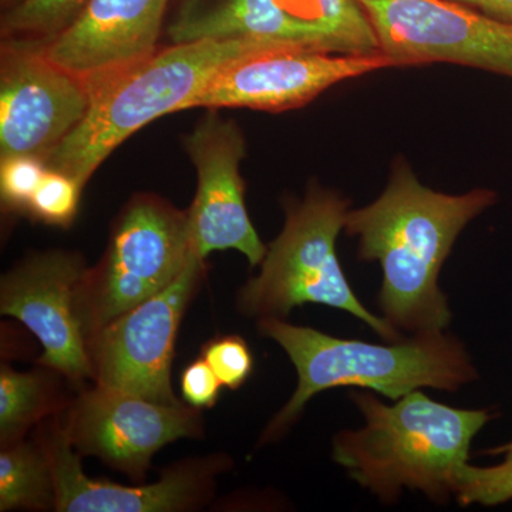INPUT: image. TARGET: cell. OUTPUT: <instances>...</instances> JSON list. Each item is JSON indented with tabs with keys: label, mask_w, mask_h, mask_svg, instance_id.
<instances>
[{
	"label": "cell",
	"mask_w": 512,
	"mask_h": 512,
	"mask_svg": "<svg viewBox=\"0 0 512 512\" xmlns=\"http://www.w3.org/2000/svg\"><path fill=\"white\" fill-rule=\"evenodd\" d=\"M43 160L36 157H10L0 164V194L8 210L28 211L30 201L46 174Z\"/></svg>",
	"instance_id": "cell-23"
},
{
	"label": "cell",
	"mask_w": 512,
	"mask_h": 512,
	"mask_svg": "<svg viewBox=\"0 0 512 512\" xmlns=\"http://www.w3.org/2000/svg\"><path fill=\"white\" fill-rule=\"evenodd\" d=\"M55 508V481L42 446L25 441L2 446L0 511Z\"/></svg>",
	"instance_id": "cell-17"
},
{
	"label": "cell",
	"mask_w": 512,
	"mask_h": 512,
	"mask_svg": "<svg viewBox=\"0 0 512 512\" xmlns=\"http://www.w3.org/2000/svg\"><path fill=\"white\" fill-rule=\"evenodd\" d=\"M258 325L262 335L288 353L298 372V387L269 424L265 440L288 429L313 396L333 387H362L397 400L423 387L456 392L477 379L463 343L444 330L373 345L333 338L281 318H262Z\"/></svg>",
	"instance_id": "cell-3"
},
{
	"label": "cell",
	"mask_w": 512,
	"mask_h": 512,
	"mask_svg": "<svg viewBox=\"0 0 512 512\" xmlns=\"http://www.w3.org/2000/svg\"><path fill=\"white\" fill-rule=\"evenodd\" d=\"M352 399L365 426L340 431L333 440V460L386 504H393L403 488L434 501L454 495L471 441L491 419L487 410L454 409L420 390L394 404L367 392Z\"/></svg>",
	"instance_id": "cell-2"
},
{
	"label": "cell",
	"mask_w": 512,
	"mask_h": 512,
	"mask_svg": "<svg viewBox=\"0 0 512 512\" xmlns=\"http://www.w3.org/2000/svg\"><path fill=\"white\" fill-rule=\"evenodd\" d=\"M512 26V0H450Z\"/></svg>",
	"instance_id": "cell-25"
},
{
	"label": "cell",
	"mask_w": 512,
	"mask_h": 512,
	"mask_svg": "<svg viewBox=\"0 0 512 512\" xmlns=\"http://www.w3.org/2000/svg\"><path fill=\"white\" fill-rule=\"evenodd\" d=\"M220 379L204 357L185 367L181 375V393L187 404L195 409H210L220 396Z\"/></svg>",
	"instance_id": "cell-24"
},
{
	"label": "cell",
	"mask_w": 512,
	"mask_h": 512,
	"mask_svg": "<svg viewBox=\"0 0 512 512\" xmlns=\"http://www.w3.org/2000/svg\"><path fill=\"white\" fill-rule=\"evenodd\" d=\"M495 202L497 194L485 188L461 195L431 190L397 160L383 194L348 212L345 231L359 239V258L382 266L379 306L390 326L413 335L447 329L441 268L468 222Z\"/></svg>",
	"instance_id": "cell-1"
},
{
	"label": "cell",
	"mask_w": 512,
	"mask_h": 512,
	"mask_svg": "<svg viewBox=\"0 0 512 512\" xmlns=\"http://www.w3.org/2000/svg\"><path fill=\"white\" fill-rule=\"evenodd\" d=\"M197 170L198 187L188 215L191 248L204 261L211 252L235 249L252 266L266 248L249 220L239 164L247 153L244 134L234 121L208 114L184 140Z\"/></svg>",
	"instance_id": "cell-14"
},
{
	"label": "cell",
	"mask_w": 512,
	"mask_h": 512,
	"mask_svg": "<svg viewBox=\"0 0 512 512\" xmlns=\"http://www.w3.org/2000/svg\"><path fill=\"white\" fill-rule=\"evenodd\" d=\"M80 456H96L127 476L141 480L158 450L201 434L198 409L163 404L94 387L84 390L63 427Z\"/></svg>",
	"instance_id": "cell-13"
},
{
	"label": "cell",
	"mask_w": 512,
	"mask_h": 512,
	"mask_svg": "<svg viewBox=\"0 0 512 512\" xmlns=\"http://www.w3.org/2000/svg\"><path fill=\"white\" fill-rule=\"evenodd\" d=\"M501 451L505 460L498 466L474 467L467 463L461 467L454 491L458 503L493 507L512 500V443Z\"/></svg>",
	"instance_id": "cell-20"
},
{
	"label": "cell",
	"mask_w": 512,
	"mask_h": 512,
	"mask_svg": "<svg viewBox=\"0 0 512 512\" xmlns=\"http://www.w3.org/2000/svg\"><path fill=\"white\" fill-rule=\"evenodd\" d=\"M167 35L173 43L241 40L340 55L382 52L357 0H178Z\"/></svg>",
	"instance_id": "cell-7"
},
{
	"label": "cell",
	"mask_w": 512,
	"mask_h": 512,
	"mask_svg": "<svg viewBox=\"0 0 512 512\" xmlns=\"http://www.w3.org/2000/svg\"><path fill=\"white\" fill-rule=\"evenodd\" d=\"M192 255L187 212L153 195L133 198L114 224L106 255L77 288L87 338L167 288Z\"/></svg>",
	"instance_id": "cell-6"
},
{
	"label": "cell",
	"mask_w": 512,
	"mask_h": 512,
	"mask_svg": "<svg viewBox=\"0 0 512 512\" xmlns=\"http://www.w3.org/2000/svg\"><path fill=\"white\" fill-rule=\"evenodd\" d=\"M82 191L72 178L47 168L28 211L36 220L64 227L76 217Z\"/></svg>",
	"instance_id": "cell-21"
},
{
	"label": "cell",
	"mask_w": 512,
	"mask_h": 512,
	"mask_svg": "<svg viewBox=\"0 0 512 512\" xmlns=\"http://www.w3.org/2000/svg\"><path fill=\"white\" fill-rule=\"evenodd\" d=\"M261 43L198 40L167 49L93 87L86 116L43 160L84 188L103 161L136 131L165 114L187 110L215 74Z\"/></svg>",
	"instance_id": "cell-4"
},
{
	"label": "cell",
	"mask_w": 512,
	"mask_h": 512,
	"mask_svg": "<svg viewBox=\"0 0 512 512\" xmlns=\"http://www.w3.org/2000/svg\"><path fill=\"white\" fill-rule=\"evenodd\" d=\"M52 379L43 372H0V439L2 446L22 440L30 426L53 410Z\"/></svg>",
	"instance_id": "cell-18"
},
{
	"label": "cell",
	"mask_w": 512,
	"mask_h": 512,
	"mask_svg": "<svg viewBox=\"0 0 512 512\" xmlns=\"http://www.w3.org/2000/svg\"><path fill=\"white\" fill-rule=\"evenodd\" d=\"M201 357L207 360L222 386L239 389L254 369V357L248 343L237 335L220 336L202 348Z\"/></svg>",
	"instance_id": "cell-22"
},
{
	"label": "cell",
	"mask_w": 512,
	"mask_h": 512,
	"mask_svg": "<svg viewBox=\"0 0 512 512\" xmlns=\"http://www.w3.org/2000/svg\"><path fill=\"white\" fill-rule=\"evenodd\" d=\"M89 0H20L2 16L3 40L52 39L86 8Z\"/></svg>",
	"instance_id": "cell-19"
},
{
	"label": "cell",
	"mask_w": 512,
	"mask_h": 512,
	"mask_svg": "<svg viewBox=\"0 0 512 512\" xmlns=\"http://www.w3.org/2000/svg\"><path fill=\"white\" fill-rule=\"evenodd\" d=\"M87 269L72 252H43L13 268L0 286V311L42 343L39 365L76 383L93 379L89 338L77 309V288Z\"/></svg>",
	"instance_id": "cell-12"
},
{
	"label": "cell",
	"mask_w": 512,
	"mask_h": 512,
	"mask_svg": "<svg viewBox=\"0 0 512 512\" xmlns=\"http://www.w3.org/2000/svg\"><path fill=\"white\" fill-rule=\"evenodd\" d=\"M53 481L55 510L63 512H180L200 507L211 495L222 458L190 461L168 470L156 484L126 487L84 476L80 454L59 424L42 433Z\"/></svg>",
	"instance_id": "cell-16"
},
{
	"label": "cell",
	"mask_w": 512,
	"mask_h": 512,
	"mask_svg": "<svg viewBox=\"0 0 512 512\" xmlns=\"http://www.w3.org/2000/svg\"><path fill=\"white\" fill-rule=\"evenodd\" d=\"M170 0H89L59 35L32 43L90 90L158 52Z\"/></svg>",
	"instance_id": "cell-15"
},
{
	"label": "cell",
	"mask_w": 512,
	"mask_h": 512,
	"mask_svg": "<svg viewBox=\"0 0 512 512\" xmlns=\"http://www.w3.org/2000/svg\"><path fill=\"white\" fill-rule=\"evenodd\" d=\"M348 212L346 198L320 187L286 208L285 227L266 249L261 272L239 292V311L284 319L296 306L318 303L350 313L386 342L402 340V332L367 311L343 274L336 242Z\"/></svg>",
	"instance_id": "cell-5"
},
{
	"label": "cell",
	"mask_w": 512,
	"mask_h": 512,
	"mask_svg": "<svg viewBox=\"0 0 512 512\" xmlns=\"http://www.w3.org/2000/svg\"><path fill=\"white\" fill-rule=\"evenodd\" d=\"M397 64L383 52L340 55L293 46H262L215 74L187 109L244 107L281 111L299 109L330 87Z\"/></svg>",
	"instance_id": "cell-10"
},
{
	"label": "cell",
	"mask_w": 512,
	"mask_h": 512,
	"mask_svg": "<svg viewBox=\"0 0 512 512\" xmlns=\"http://www.w3.org/2000/svg\"><path fill=\"white\" fill-rule=\"evenodd\" d=\"M92 92L26 40H3L0 157L45 160L86 116Z\"/></svg>",
	"instance_id": "cell-11"
},
{
	"label": "cell",
	"mask_w": 512,
	"mask_h": 512,
	"mask_svg": "<svg viewBox=\"0 0 512 512\" xmlns=\"http://www.w3.org/2000/svg\"><path fill=\"white\" fill-rule=\"evenodd\" d=\"M397 67L454 63L512 79V26L450 0H357Z\"/></svg>",
	"instance_id": "cell-8"
},
{
	"label": "cell",
	"mask_w": 512,
	"mask_h": 512,
	"mask_svg": "<svg viewBox=\"0 0 512 512\" xmlns=\"http://www.w3.org/2000/svg\"><path fill=\"white\" fill-rule=\"evenodd\" d=\"M202 272L204 261L192 255L167 288L90 336L97 387L157 403H181L171 387V363L181 319Z\"/></svg>",
	"instance_id": "cell-9"
},
{
	"label": "cell",
	"mask_w": 512,
	"mask_h": 512,
	"mask_svg": "<svg viewBox=\"0 0 512 512\" xmlns=\"http://www.w3.org/2000/svg\"><path fill=\"white\" fill-rule=\"evenodd\" d=\"M2 2L3 8L9 9L12 8L13 5H16V3L20 2V0H0Z\"/></svg>",
	"instance_id": "cell-26"
}]
</instances>
